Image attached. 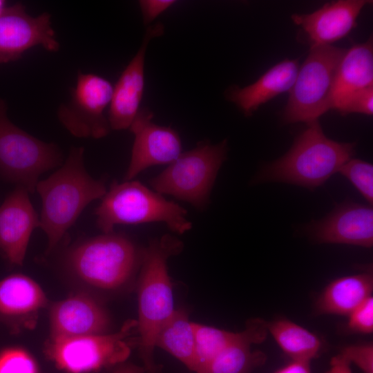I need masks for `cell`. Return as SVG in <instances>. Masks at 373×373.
Masks as SVG:
<instances>
[{"mask_svg": "<svg viewBox=\"0 0 373 373\" xmlns=\"http://www.w3.org/2000/svg\"><path fill=\"white\" fill-rule=\"evenodd\" d=\"M309 230L321 243L370 248L373 245V209L367 205L345 202L326 218L311 223Z\"/></svg>", "mask_w": 373, "mask_h": 373, "instance_id": "16", "label": "cell"}, {"mask_svg": "<svg viewBox=\"0 0 373 373\" xmlns=\"http://www.w3.org/2000/svg\"><path fill=\"white\" fill-rule=\"evenodd\" d=\"M97 227L104 233L118 224L160 222L182 234L192 227L187 211L178 204L135 180L113 181L95 211Z\"/></svg>", "mask_w": 373, "mask_h": 373, "instance_id": "4", "label": "cell"}, {"mask_svg": "<svg viewBox=\"0 0 373 373\" xmlns=\"http://www.w3.org/2000/svg\"><path fill=\"white\" fill-rule=\"evenodd\" d=\"M182 248L180 240L166 234L151 241L142 250L137 283V332L140 336L137 343L146 373H161L153 356L155 338L161 325L175 310L167 260Z\"/></svg>", "mask_w": 373, "mask_h": 373, "instance_id": "2", "label": "cell"}, {"mask_svg": "<svg viewBox=\"0 0 373 373\" xmlns=\"http://www.w3.org/2000/svg\"><path fill=\"white\" fill-rule=\"evenodd\" d=\"M356 144L332 140L324 134L318 120L294 140L283 157L265 166L260 181L293 184L314 189L323 184L355 154Z\"/></svg>", "mask_w": 373, "mask_h": 373, "instance_id": "3", "label": "cell"}, {"mask_svg": "<svg viewBox=\"0 0 373 373\" xmlns=\"http://www.w3.org/2000/svg\"><path fill=\"white\" fill-rule=\"evenodd\" d=\"M109 326L106 309L88 294L72 295L50 307L49 339L104 334Z\"/></svg>", "mask_w": 373, "mask_h": 373, "instance_id": "15", "label": "cell"}, {"mask_svg": "<svg viewBox=\"0 0 373 373\" xmlns=\"http://www.w3.org/2000/svg\"><path fill=\"white\" fill-rule=\"evenodd\" d=\"M47 302L40 286L26 275L14 274L0 280V323L13 334L35 326Z\"/></svg>", "mask_w": 373, "mask_h": 373, "instance_id": "18", "label": "cell"}, {"mask_svg": "<svg viewBox=\"0 0 373 373\" xmlns=\"http://www.w3.org/2000/svg\"><path fill=\"white\" fill-rule=\"evenodd\" d=\"M341 114L373 113V86L356 91L350 95L336 109Z\"/></svg>", "mask_w": 373, "mask_h": 373, "instance_id": "28", "label": "cell"}, {"mask_svg": "<svg viewBox=\"0 0 373 373\" xmlns=\"http://www.w3.org/2000/svg\"><path fill=\"white\" fill-rule=\"evenodd\" d=\"M142 251L125 235L111 232L73 247L65 262L82 282L96 288L115 289L124 285L141 263Z\"/></svg>", "mask_w": 373, "mask_h": 373, "instance_id": "5", "label": "cell"}, {"mask_svg": "<svg viewBox=\"0 0 373 373\" xmlns=\"http://www.w3.org/2000/svg\"><path fill=\"white\" fill-rule=\"evenodd\" d=\"M153 117L149 108L140 109L129 127L135 139L125 181L133 180L152 166L169 164L182 153V142L177 131L153 123Z\"/></svg>", "mask_w": 373, "mask_h": 373, "instance_id": "12", "label": "cell"}, {"mask_svg": "<svg viewBox=\"0 0 373 373\" xmlns=\"http://www.w3.org/2000/svg\"><path fill=\"white\" fill-rule=\"evenodd\" d=\"M195 343V373H200L223 349L244 334L193 323Z\"/></svg>", "mask_w": 373, "mask_h": 373, "instance_id": "25", "label": "cell"}, {"mask_svg": "<svg viewBox=\"0 0 373 373\" xmlns=\"http://www.w3.org/2000/svg\"><path fill=\"white\" fill-rule=\"evenodd\" d=\"M348 328L361 334L373 332V298L370 296L349 315Z\"/></svg>", "mask_w": 373, "mask_h": 373, "instance_id": "30", "label": "cell"}, {"mask_svg": "<svg viewBox=\"0 0 373 373\" xmlns=\"http://www.w3.org/2000/svg\"><path fill=\"white\" fill-rule=\"evenodd\" d=\"M373 277L361 273L338 278L329 283L316 303L319 314L347 315L371 296Z\"/></svg>", "mask_w": 373, "mask_h": 373, "instance_id": "22", "label": "cell"}, {"mask_svg": "<svg viewBox=\"0 0 373 373\" xmlns=\"http://www.w3.org/2000/svg\"><path fill=\"white\" fill-rule=\"evenodd\" d=\"M37 46L50 52L59 48L50 15L30 16L19 3L5 8L0 14V64L20 59L25 51Z\"/></svg>", "mask_w": 373, "mask_h": 373, "instance_id": "11", "label": "cell"}, {"mask_svg": "<svg viewBox=\"0 0 373 373\" xmlns=\"http://www.w3.org/2000/svg\"><path fill=\"white\" fill-rule=\"evenodd\" d=\"M350 364L356 365L363 373H373V345L367 343L343 347L339 352Z\"/></svg>", "mask_w": 373, "mask_h": 373, "instance_id": "29", "label": "cell"}, {"mask_svg": "<svg viewBox=\"0 0 373 373\" xmlns=\"http://www.w3.org/2000/svg\"><path fill=\"white\" fill-rule=\"evenodd\" d=\"M227 141L202 142L179 157L151 181L153 190L174 196L198 209L209 201L218 173L227 158Z\"/></svg>", "mask_w": 373, "mask_h": 373, "instance_id": "7", "label": "cell"}, {"mask_svg": "<svg viewBox=\"0 0 373 373\" xmlns=\"http://www.w3.org/2000/svg\"><path fill=\"white\" fill-rule=\"evenodd\" d=\"M298 59H286L270 68L254 83L240 88L231 86L226 92L227 98L249 116L262 104L283 93L289 92L296 79Z\"/></svg>", "mask_w": 373, "mask_h": 373, "instance_id": "19", "label": "cell"}, {"mask_svg": "<svg viewBox=\"0 0 373 373\" xmlns=\"http://www.w3.org/2000/svg\"><path fill=\"white\" fill-rule=\"evenodd\" d=\"M338 172L348 179L370 203L373 202V166L365 161L352 158Z\"/></svg>", "mask_w": 373, "mask_h": 373, "instance_id": "26", "label": "cell"}, {"mask_svg": "<svg viewBox=\"0 0 373 373\" xmlns=\"http://www.w3.org/2000/svg\"><path fill=\"white\" fill-rule=\"evenodd\" d=\"M274 373H312L310 362L291 361Z\"/></svg>", "mask_w": 373, "mask_h": 373, "instance_id": "32", "label": "cell"}, {"mask_svg": "<svg viewBox=\"0 0 373 373\" xmlns=\"http://www.w3.org/2000/svg\"><path fill=\"white\" fill-rule=\"evenodd\" d=\"M28 193L16 186L0 206V256L12 265H23L31 234L40 227Z\"/></svg>", "mask_w": 373, "mask_h": 373, "instance_id": "13", "label": "cell"}, {"mask_svg": "<svg viewBox=\"0 0 373 373\" xmlns=\"http://www.w3.org/2000/svg\"><path fill=\"white\" fill-rule=\"evenodd\" d=\"M155 347L166 351L195 372V343L193 323L183 310H174L160 327Z\"/></svg>", "mask_w": 373, "mask_h": 373, "instance_id": "23", "label": "cell"}, {"mask_svg": "<svg viewBox=\"0 0 373 373\" xmlns=\"http://www.w3.org/2000/svg\"><path fill=\"white\" fill-rule=\"evenodd\" d=\"M139 2L144 23L149 25L160 14L173 5L175 1L173 0H142Z\"/></svg>", "mask_w": 373, "mask_h": 373, "instance_id": "31", "label": "cell"}, {"mask_svg": "<svg viewBox=\"0 0 373 373\" xmlns=\"http://www.w3.org/2000/svg\"><path fill=\"white\" fill-rule=\"evenodd\" d=\"M111 373H145L144 367L133 363H122L115 366Z\"/></svg>", "mask_w": 373, "mask_h": 373, "instance_id": "34", "label": "cell"}, {"mask_svg": "<svg viewBox=\"0 0 373 373\" xmlns=\"http://www.w3.org/2000/svg\"><path fill=\"white\" fill-rule=\"evenodd\" d=\"M136 329L137 321L128 320L115 333L49 339L44 353L67 373L97 372L125 362L131 352L128 338Z\"/></svg>", "mask_w": 373, "mask_h": 373, "instance_id": "9", "label": "cell"}, {"mask_svg": "<svg viewBox=\"0 0 373 373\" xmlns=\"http://www.w3.org/2000/svg\"><path fill=\"white\" fill-rule=\"evenodd\" d=\"M370 1L338 0L308 14H294L293 22L301 27L312 46H331L346 37L356 26V19Z\"/></svg>", "mask_w": 373, "mask_h": 373, "instance_id": "17", "label": "cell"}, {"mask_svg": "<svg viewBox=\"0 0 373 373\" xmlns=\"http://www.w3.org/2000/svg\"><path fill=\"white\" fill-rule=\"evenodd\" d=\"M164 33L160 22L150 25L146 30L141 46L126 66L113 86L108 119L111 129L129 128L137 113L144 88V60L151 39Z\"/></svg>", "mask_w": 373, "mask_h": 373, "instance_id": "14", "label": "cell"}, {"mask_svg": "<svg viewBox=\"0 0 373 373\" xmlns=\"http://www.w3.org/2000/svg\"><path fill=\"white\" fill-rule=\"evenodd\" d=\"M370 86H373L372 37L347 49L343 55L336 75L332 109L336 110L352 93Z\"/></svg>", "mask_w": 373, "mask_h": 373, "instance_id": "21", "label": "cell"}, {"mask_svg": "<svg viewBox=\"0 0 373 373\" xmlns=\"http://www.w3.org/2000/svg\"><path fill=\"white\" fill-rule=\"evenodd\" d=\"M113 90L108 79L79 71L70 101L58 108L59 122L75 137H105L111 130L104 111L110 105Z\"/></svg>", "mask_w": 373, "mask_h": 373, "instance_id": "10", "label": "cell"}, {"mask_svg": "<svg viewBox=\"0 0 373 373\" xmlns=\"http://www.w3.org/2000/svg\"><path fill=\"white\" fill-rule=\"evenodd\" d=\"M351 364L341 354L332 357L330 365L326 373H352Z\"/></svg>", "mask_w": 373, "mask_h": 373, "instance_id": "33", "label": "cell"}, {"mask_svg": "<svg viewBox=\"0 0 373 373\" xmlns=\"http://www.w3.org/2000/svg\"><path fill=\"white\" fill-rule=\"evenodd\" d=\"M346 50L332 45L311 47L289 91L283 113L286 123L309 124L332 109L336 75Z\"/></svg>", "mask_w": 373, "mask_h": 373, "instance_id": "6", "label": "cell"}, {"mask_svg": "<svg viewBox=\"0 0 373 373\" xmlns=\"http://www.w3.org/2000/svg\"><path fill=\"white\" fill-rule=\"evenodd\" d=\"M82 146L71 148L64 163L35 191L41 200L40 227L48 238V252L61 240L86 207L106 193L103 180L91 177L85 169Z\"/></svg>", "mask_w": 373, "mask_h": 373, "instance_id": "1", "label": "cell"}, {"mask_svg": "<svg viewBox=\"0 0 373 373\" xmlns=\"http://www.w3.org/2000/svg\"><path fill=\"white\" fill-rule=\"evenodd\" d=\"M0 373L39 372L30 354L20 348H9L0 353Z\"/></svg>", "mask_w": 373, "mask_h": 373, "instance_id": "27", "label": "cell"}, {"mask_svg": "<svg viewBox=\"0 0 373 373\" xmlns=\"http://www.w3.org/2000/svg\"><path fill=\"white\" fill-rule=\"evenodd\" d=\"M59 148L43 142L12 124L6 102L0 99V176L34 193L39 176L60 166Z\"/></svg>", "mask_w": 373, "mask_h": 373, "instance_id": "8", "label": "cell"}, {"mask_svg": "<svg viewBox=\"0 0 373 373\" xmlns=\"http://www.w3.org/2000/svg\"><path fill=\"white\" fill-rule=\"evenodd\" d=\"M5 1L0 0V14L1 12L4 10L5 7Z\"/></svg>", "mask_w": 373, "mask_h": 373, "instance_id": "35", "label": "cell"}, {"mask_svg": "<svg viewBox=\"0 0 373 373\" xmlns=\"http://www.w3.org/2000/svg\"><path fill=\"white\" fill-rule=\"evenodd\" d=\"M243 336L223 349L200 373H251L262 365L267 356L251 345L263 342L267 336V322L260 318L249 320Z\"/></svg>", "mask_w": 373, "mask_h": 373, "instance_id": "20", "label": "cell"}, {"mask_svg": "<svg viewBox=\"0 0 373 373\" xmlns=\"http://www.w3.org/2000/svg\"><path fill=\"white\" fill-rule=\"evenodd\" d=\"M269 332L280 349L292 361L310 362L322 349L319 337L302 326L285 318L267 323Z\"/></svg>", "mask_w": 373, "mask_h": 373, "instance_id": "24", "label": "cell"}]
</instances>
